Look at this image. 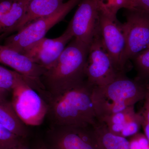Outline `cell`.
Segmentation results:
<instances>
[{"label":"cell","instance_id":"ba28073f","mask_svg":"<svg viewBox=\"0 0 149 149\" xmlns=\"http://www.w3.org/2000/svg\"><path fill=\"white\" fill-rule=\"evenodd\" d=\"M11 103L26 125H41L47 114L48 104L40 93L24 80L12 91Z\"/></svg>","mask_w":149,"mask_h":149},{"label":"cell","instance_id":"30bf717a","mask_svg":"<svg viewBox=\"0 0 149 149\" xmlns=\"http://www.w3.org/2000/svg\"><path fill=\"white\" fill-rule=\"evenodd\" d=\"M98 28L104 47L116 70L120 73L121 57L125 46L122 24L116 15L99 11ZM125 74V73H124Z\"/></svg>","mask_w":149,"mask_h":149},{"label":"cell","instance_id":"7c38bea8","mask_svg":"<svg viewBox=\"0 0 149 149\" xmlns=\"http://www.w3.org/2000/svg\"><path fill=\"white\" fill-rule=\"evenodd\" d=\"M70 22L73 38L90 47L98 26L99 11L95 0H81Z\"/></svg>","mask_w":149,"mask_h":149},{"label":"cell","instance_id":"8992f818","mask_svg":"<svg viewBox=\"0 0 149 149\" xmlns=\"http://www.w3.org/2000/svg\"><path fill=\"white\" fill-rule=\"evenodd\" d=\"M44 143L49 149H102L93 125H51Z\"/></svg>","mask_w":149,"mask_h":149},{"label":"cell","instance_id":"4fadbf2b","mask_svg":"<svg viewBox=\"0 0 149 149\" xmlns=\"http://www.w3.org/2000/svg\"><path fill=\"white\" fill-rule=\"evenodd\" d=\"M98 121L104 123L113 134L126 139L139 133L142 128L141 115L135 111L134 106L104 117Z\"/></svg>","mask_w":149,"mask_h":149},{"label":"cell","instance_id":"e0dca14e","mask_svg":"<svg viewBox=\"0 0 149 149\" xmlns=\"http://www.w3.org/2000/svg\"><path fill=\"white\" fill-rule=\"evenodd\" d=\"M93 127L102 149H130L128 139L113 134L103 123L97 120Z\"/></svg>","mask_w":149,"mask_h":149},{"label":"cell","instance_id":"d6986e66","mask_svg":"<svg viewBox=\"0 0 149 149\" xmlns=\"http://www.w3.org/2000/svg\"><path fill=\"white\" fill-rule=\"evenodd\" d=\"M24 77L15 70H10L0 65V88L7 92L12 91Z\"/></svg>","mask_w":149,"mask_h":149},{"label":"cell","instance_id":"9a60e30c","mask_svg":"<svg viewBox=\"0 0 149 149\" xmlns=\"http://www.w3.org/2000/svg\"><path fill=\"white\" fill-rule=\"evenodd\" d=\"M0 124L22 139H26L29 134L27 125L18 117L11 102L6 100L0 101Z\"/></svg>","mask_w":149,"mask_h":149},{"label":"cell","instance_id":"7402d4cb","mask_svg":"<svg viewBox=\"0 0 149 149\" xmlns=\"http://www.w3.org/2000/svg\"><path fill=\"white\" fill-rule=\"evenodd\" d=\"M128 141L130 149H149V141L144 133L139 132Z\"/></svg>","mask_w":149,"mask_h":149},{"label":"cell","instance_id":"d4e9b609","mask_svg":"<svg viewBox=\"0 0 149 149\" xmlns=\"http://www.w3.org/2000/svg\"><path fill=\"white\" fill-rule=\"evenodd\" d=\"M8 92L0 88V101L6 100V97Z\"/></svg>","mask_w":149,"mask_h":149},{"label":"cell","instance_id":"cb8c5ba5","mask_svg":"<svg viewBox=\"0 0 149 149\" xmlns=\"http://www.w3.org/2000/svg\"><path fill=\"white\" fill-rule=\"evenodd\" d=\"M132 9L149 13V0H132Z\"/></svg>","mask_w":149,"mask_h":149},{"label":"cell","instance_id":"4316f807","mask_svg":"<svg viewBox=\"0 0 149 149\" xmlns=\"http://www.w3.org/2000/svg\"><path fill=\"white\" fill-rule=\"evenodd\" d=\"M9 149H29L26 146L25 143H22V144H20L19 146H17L14 147V148H11Z\"/></svg>","mask_w":149,"mask_h":149},{"label":"cell","instance_id":"5b68a950","mask_svg":"<svg viewBox=\"0 0 149 149\" xmlns=\"http://www.w3.org/2000/svg\"><path fill=\"white\" fill-rule=\"evenodd\" d=\"M126 19L122 24L125 46L120 61L124 73L129 61L149 48V13L136 9L127 10Z\"/></svg>","mask_w":149,"mask_h":149},{"label":"cell","instance_id":"7a4b0ae2","mask_svg":"<svg viewBox=\"0 0 149 149\" xmlns=\"http://www.w3.org/2000/svg\"><path fill=\"white\" fill-rule=\"evenodd\" d=\"M89 47L72 39L41 81L48 95H58L81 85L86 80L85 66Z\"/></svg>","mask_w":149,"mask_h":149},{"label":"cell","instance_id":"44dd1931","mask_svg":"<svg viewBox=\"0 0 149 149\" xmlns=\"http://www.w3.org/2000/svg\"><path fill=\"white\" fill-rule=\"evenodd\" d=\"M144 104L139 112L142 120V128L144 134L149 141V83L147 85L146 92L144 100Z\"/></svg>","mask_w":149,"mask_h":149},{"label":"cell","instance_id":"6da1fadb","mask_svg":"<svg viewBox=\"0 0 149 149\" xmlns=\"http://www.w3.org/2000/svg\"><path fill=\"white\" fill-rule=\"evenodd\" d=\"M93 87L87 80L58 95L47 94L48 118L52 125H94L97 121L93 100Z\"/></svg>","mask_w":149,"mask_h":149},{"label":"cell","instance_id":"ffe728a7","mask_svg":"<svg viewBox=\"0 0 149 149\" xmlns=\"http://www.w3.org/2000/svg\"><path fill=\"white\" fill-rule=\"evenodd\" d=\"M24 139L16 136L0 124V149H9L24 143Z\"/></svg>","mask_w":149,"mask_h":149},{"label":"cell","instance_id":"277c9868","mask_svg":"<svg viewBox=\"0 0 149 149\" xmlns=\"http://www.w3.org/2000/svg\"><path fill=\"white\" fill-rule=\"evenodd\" d=\"M81 0H68L53 13L30 22L16 34L5 38L4 45L21 53L24 48L45 37L47 32L64 19Z\"/></svg>","mask_w":149,"mask_h":149},{"label":"cell","instance_id":"2e32d148","mask_svg":"<svg viewBox=\"0 0 149 149\" xmlns=\"http://www.w3.org/2000/svg\"><path fill=\"white\" fill-rule=\"evenodd\" d=\"M29 0H14L11 8L0 22V40L8 37L24 16Z\"/></svg>","mask_w":149,"mask_h":149},{"label":"cell","instance_id":"83f0119b","mask_svg":"<svg viewBox=\"0 0 149 149\" xmlns=\"http://www.w3.org/2000/svg\"><path fill=\"white\" fill-rule=\"evenodd\" d=\"M29 1H32V0H29Z\"/></svg>","mask_w":149,"mask_h":149},{"label":"cell","instance_id":"603a6c76","mask_svg":"<svg viewBox=\"0 0 149 149\" xmlns=\"http://www.w3.org/2000/svg\"><path fill=\"white\" fill-rule=\"evenodd\" d=\"M14 0H0V22L11 8Z\"/></svg>","mask_w":149,"mask_h":149},{"label":"cell","instance_id":"52a82bcc","mask_svg":"<svg viewBox=\"0 0 149 149\" xmlns=\"http://www.w3.org/2000/svg\"><path fill=\"white\" fill-rule=\"evenodd\" d=\"M122 74L116 69L104 47L98 27L89 47L85 64L87 82L93 87L103 86L111 83Z\"/></svg>","mask_w":149,"mask_h":149},{"label":"cell","instance_id":"484cf974","mask_svg":"<svg viewBox=\"0 0 149 149\" xmlns=\"http://www.w3.org/2000/svg\"><path fill=\"white\" fill-rule=\"evenodd\" d=\"M32 149H49L44 142H40Z\"/></svg>","mask_w":149,"mask_h":149},{"label":"cell","instance_id":"5bb4252c","mask_svg":"<svg viewBox=\"0 0 149 149\" xmlns=\"http://www.w3.org/2000/svg\"><path fill=\"white\" fill-rule=\"evenodd\" d=\"M64 0H32L29 1L24 16L15 28L13 33L18 32L30 22L53 13L62 5Z\"/></svg>","mask_w":149,"mask_h":149},{"label":"cell","instance_id":"8fae6325","mask_svg":"<svg viewBox=\"0 0 149 149\" xmlns=\"http://www.w3.org/2000/svg\"><path fill=\"white\" fill-rule=\"evenodd\" d=\"M0 63L11 68L21 74L28 84L40 94L45 92L41 77L47 70L34 63L24 55L0 45Z\"/></svg>","mask_w":149,"mask_h":149},{"label":"cell","instance_id":"9c48e42d","mask_svg":"<svg viewBox=\"0 0 149 149\" xmlns=\"http://www.w3.org/2000/svg\"><path fill=\"white\" fill-rule=\"evenodd\" d=\"M73 38L68 25L64 33L59 37L54 39L44 37L24 48L20 53L47 70L54 63L67 43Z\"/></svg>","mask_w":149,"mask_h":149},{"label":"cell","instance_id":"ac0fdd59","mask_svg":"<svg viewBox=\"0 0 149 149\" xmlns=\"http://www.w3.org/2000/svg\"><path fill=\"white\" fill-rule=\"evenodd\" d=\"M137 75L136 79L147 85L149 83V48L132 59Z\"/></svg>","mask_w":149,"mask_h":149},{"label":"cell","instance_id":"3957f363","mask_svg":"<svg viewBox=\"0 0 149 149\" xmlns=\"http://www.w3.org/2000/svg\"><path fill=\"white\" fill-rule=\"evenodd\" d=\"M147 86L136 78L130 79L122 74L108 85L93 87L92 100L97 120L143 100Z\"/></svg>","mask_w":149,"mask_h":149}]
</instances>
